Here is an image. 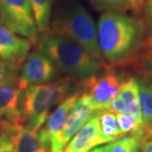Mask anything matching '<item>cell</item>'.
<instances>
[{"label":"cell","mask_w":152,"mask_h":152,"mask_svg":"<svg viewBox=\"0 0 152 152\" xmlns=\"http://www.w3.org/2000/svg\"><path fill=\"white\" fill-rule=\"evenodd\" d=\"M144 137V131L140 129L129 136H123L103 147V152H139Z\"/></svg>","instance_id":"obj_17"},{"label":"cell","mask_w":152,"mask_h":152,"mask_svg":"<svg viewBox=\"0 0 152 152\" xmlns=\"http://www.w3.org/2000/svg\"><path fill=\"white\" fill-rule=\"evenodd\" d=\"M124 78L113 69H107L102 73L83 80L84 93L92 102L95 112L98 113L107 111L108 106L118 95Z\"/></svg>","instance_id":"obj_6"},{"label":"cell","mask_w":152,"mask_h":152,"mask_svg":"<svg viewBox=\"0 0 152 152\" xmlns=\"http://www.w3.org/2000/svg\"><path fill=\"white\" fill-rule=\"evenodd\" d=\"M99 128L102 140L104 143L113 142L123 137L119 130L116 114L111 111L98 113Z\"/></svg>","instance_id":"obj_16"},{"label":"cell","mask_w":152,"mask_h":152,"mask_svg":"<svg viewBox=\"0 0 152 152\" xmlns=\"http://www.w3.org/2000/svg\"><path fill=\"white\" fill-rule=\"evenodd\" d=\"M38 50L73 79L86 80L99 74L104 64L80 44L64 35L47 31L37 39Z\"/></svg>","instance_id":"obj_2"},{"label":"cell","mask_w":152,"mask_h":152,"mask_svg":"<svg viewBox=\"0 0 152 152\" xmlns=\"http://www.w3.org/2000/svg\"><path fill=\"white\" fill-rule=\"evenodd\" d=\"M152 138V126L148 129V130L145 133L144 137H143V140H145V139H151Z\"/></svg>","instance_id":"obj_27"},{"label":"cell","mask_w":152,"mask_h":152,"mask_svg":"<svg viewBox=\"0 0 152 152\" xmlns=\"http://www.w3.org/2000/svg\"><path fill=\"white\" fill-rule=\"evenodd\" d=\"M98 45L111 65H124L139 58L146 47L144 22L126 13H103L98 20Z\"/></svg>","instance_id":"obj_1"},{"label":"cell","mask_w":152,"mask_h":152,"mask_svg":"<svg viewBox=\"0 0 152 152\" xmlns=\"http://www.w3.org/2000/svg\"><path fill=\"white\" fill-rule=\"evenodd\" d=\"M80 95V92L77 91L69 96L48 115L44 129L49 138L51 152L64 151V145L62 141L63 128L68 115L75 104Z\"/></svg>","instance_id":"obj_9"},{"label":"cell","mask_w":152,"mask_h":152,"mask_svg":"<svg viewBox=\"0 0 152 152\" xmlns=\"http://www.w3.org/2000/svg\"><path fill=\"white\" fill-rule=\"evenodd\" d=\"M53 107L51 82L31 86L22 91L20 111L24 125L29 129L42 128Z\"/></svg>","instance_id":"obj_4"},{"label":"cell","mask_w":152,"mask_h":152,"mask_svg":"<svg viewBox=\"0 0 152 152\" xmlns=\"http://www.w3.org/2000/svg\"><path fill=\"white\" fill-rule=\"evenodd\" d=\"M116 118L122 136L132 134L140 129H142L140 121L133 115L126 113H117Z\"/></svg>","instance_id":"obj_20"},{"label":"cell","mask_w":152,"mask_h":152,"mask_svg":"<svg viewBox=\"0 0 152 152\" xmlns=\"http://www.w3.org/2000/svg\"><path fill=\"white\" fill-rule=\"evenodd\" d=\"M141 57V69L147 80L152 82V45L146 46Z\"/></svg>","instance_id":"obj_23"},{"label":"cell","mask_w":152,"mask_h":152,"mask_svg":"<svg viewBox=\"0 0 152 152\" xmlns=\"http://www.w3.org/2000/svg\"><path fill=\"white\" fill-rule=\"evenodd\" d=\"M19 68L0 58V86L16 84L19 78L17 75Z\"/></svg>","instance_id":"obj_21"},{"label":"cell","mask_w":152,"mask_h":152,"mask_svg":"<svg viewBox=\"0 0 152 152\" xmlns=\"http://www.w3.org/2000/svg\"><path fill=\"white\" fill-rule=\"evenodd\" d=\"M22 91L16 84L0 86V129L23 124L20 100Z\"/></svg>","instance_id":"obj_13"},{"label":"cell","mask_w":152,"mask_h":152,"mask_svg":"<svg viewBox=\"0 0 152 152\" xmlns=\"http://www.w3.org/2000/svg\"><path fill=\"white\" fill-rule=\"evenodd\" d=\"M107 111H111L114 113L130 114L142 124L139 81L137 79L129 77L124 80L117 96L110 103Z\"/></svg>","instance_id":"obj_10"},{"label":"cell","mask_w":152,"mask_h":152,"mask_svg":"<svg viewBox=\"0 0 152 152\" xmlns=\"http://www.w3.org/2000/svg\"><path fill=\"white\" fill-rule=\"evenodd\" d=\"M125 1L128 4L129 10L132 11L135 16H138L140 15L145 0H125Z\"/></svg>","instance_id":"obj_24"},{"label":"cell","mask_w":152,"mask_h":152,"mask_svg":"<svg viewBox=\"0 0 152 152\" xmlns=\"http://www.w3.org/2000/svg\"><path fill=\"white\" fill-rule=\"evenodd\" d=\"M69 142L63 152H90L98 145H102L98 113L92 115Z\"/></svg>","instance_id":"obj_14"},{"label":"cell","mask_w":152,"mask_h":152,"mask_svg":"<svg viewBox=\"0 0 152 152\" xmlns=\"http://www.w3.org/2000/svg\"><path fill=\"white\" fill-rule=\"evenodd\" d=\"M32 8L38 33L48 31L52 15L53 0H29Z\"/></svg>","instance_id":"obj_18"},{"label":"cell","mask_w":152,"mask_h":152,"mask_svg":"<svg viewBox=\"0 0 152 152\" xmlns=\"http://www.w3.org/2000/svg\"><path fill=\"white\" fill-rule=\"evenodd\" d=\"M0 24L31 43L37 42L39 33L29 0H0Z\"/></svg>","instance_id":"obj_5"},{"label":"cell","mask_w":152,"mask_h":152,"mask_svg":"<svg viewBox=\"0 0 152 152\" xmlns=\"http://www.w3.org/2000/svg\"><path fill=\"white\" fill-rule=\"evenodd\" d=\"M90 152H103V147H96Z\"/></svg>","instance_id":"obj_28"},{"label":"cell","mask_w":152,"mask_h":152,"mask_svg":"<svg viewBox=\"0 0 152 152\" xmlns=\"http://www.w3.org/2000/svg\"><path fill=\"white\" fill-rule=\"evenodd\" d=\"M139 81V95L144 134L152 126V82L147 80Z\"/></svg>","instance_id":"obj_15"},{"label":"cell","mask_w":152,"mask_h":152,"mask_svg":"<svg viewBox=\"0 0 152 152\" xmlns=\"http://www.w3.org/2000/svg\"><path fill=\"white\" fill-rule=\"evenodd\" d=\"M93 7L103 13H126L129 10L125 0H89Z\"/></svg>","instance_id":"obj_19"},{"label":"cell","mask_w":152,"mask_h":152,"mask_svg":"<svg viewBox=\"0 0 152 152\" xmlns=\"http://www.w3.org/2000/svg\"><path fill=\"white\" fill-rule=\"evenodd\" d=\"M31 44L0 24V58L20 67L29 54Z\"/></svg>","instance_id":"obj_11"},{"label":"cell","mask_w":152,"mask_h":152,"mask_svg":"<svg viewBox=\"0 0 152 152\" xmlns=\"http://www.w3.org/2000/svg\"><path fill=\"white\" fill-rule=\"evenodd\" d=\"M95 113H96L90 96L86 93L80 94L68 115L63 128L62 141L64 147Z\"/></svg>","instance_id":"obj_12"},{"label":"cell","mask_w":152,"mask_h":152,"mask_svg":"<svg viewBox=\"0 0 152 152\" xmlns=\"http://www.w3.org/2000/svg\"><path fill=\"white\" fill-rule=\"evenodd\" d=\"M51 31L70 38L94 58L103 61L98 45L96 25L86 8L77 1H70L63 8Z\"/></svg>","instance_id":"obj_3"},{"label":"cell","mask_w":152,"mask_h":152,"mask_svg":"<svg viewBox=\"0 0 152 152\" xmlns=\"http://www.w3.org/2000/svg\"><path fill=\"white\" fill-rule=\"evenodd\" d=\"M22 64L21 74L16 83L21 91L31 86L54 81L59 75L58 68L40 50L28 54Z\"/></svg>","instance_id":"obj_7"},{"label":"cell","mask_w":152,"mask_h":152,"mask_svg":"<svg viewBox=\"0 0 152 152\" xmlns=\"http://www.w3.org/2000/svg\"><path fill=\"white\" fill-rule=\"evenodd\" d=\"M139 152H152V138L142 140Z\"/></svg>","instance_id":"obj_26"},{"label":"cell","mask_w":152,"mask_h":152,"mask_svg":"<svg viewBox=\"0 0 152 152\" xmlns=\"http://www.w3.org/2000/svg\"><path fill=\"white\" fill-rule=\"evenodd\" d=\"M143 14H144V22L147 34L146 45H152V0H145L143 5Z\"/></svg>","instance_id":"obj_22"},{"label":"cell","mask_w":152,"mask_h":152,"mask_svg":"<svg viewBox=\"0 0 152 152\" xmlns=\"http://www.w3.org/2000/svg\"><path fill=\"white\" fill-rule=\"evenodd\" d=\"M13 144L17 152H49L50 141L43 127L31 129L23 124H15L0 129Z\"/></svg>","instance_id":"obj_8"},{"label":"cell","mask_w":152,"mask_h":152,"mask_svg":"<svg viewBox=\"0 0 152 152\" xmlns=\"http://www.w3.org/2000/svg\"><path fill=\"white\" fill-rule=\"evenodd\" d=\"M0 152H17L7 136L2 134H0Z\"/></svg>","instance_id":"obj_25"}]
</instances>
